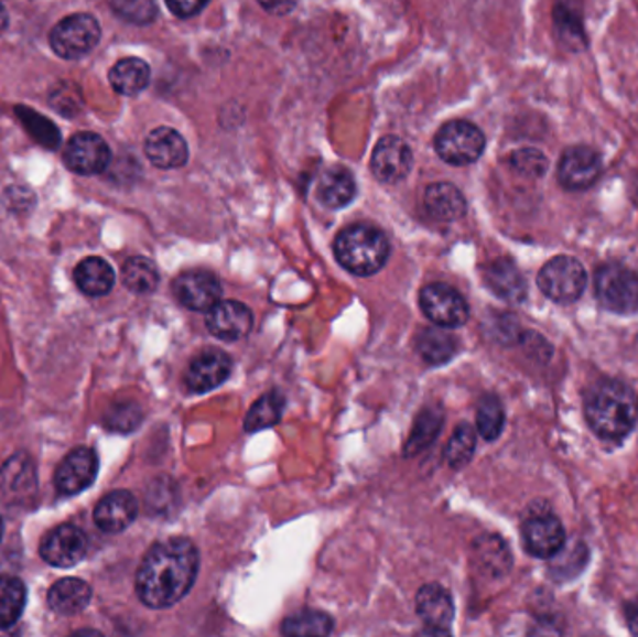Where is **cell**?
Here are the masks:
<instances>
[{
  "mask_svg": "<svg viewBox=\"0 0 638 637\" xmlns=\"http://www.w3.org/2000/svg\"><path fill=\"white\" fill-rule=\"evenodd\" d=\"M198 564L201 559L191 540H163L140 563L137 595L152 609L172 607L195 585Z\"/></svg>",
  "mask_w": 638,
  "mask_h": 637,
  "instance_id": "obj_1",
  "label": "cell"
},
{
  "mask_svg": "<svg viewBox=\"0 0 638 637\" xmlns=\"http://www.w3.org/2000/svg\"><path fill=\"white\" fill-rule=\"evenodd\" d=\"M584 415L590 429L603 440H621L637 424L635 392L621 381H602L586 395Z\"/></svg>",
  "mask_w": 638,
  "mask_h": 637,
  "instance_id": "obj_2",
  "label": "cell"
},
{
  "mask_svg": "<svg viewBox=\"0 0 638 637\" xmlns=\"http://www.w3.org/2000/svg\"><path fill=\"white\" fill-rule=\"evenodd\" d=\"M335 257L353 276H376L389 262V238L370 225H353L335 239Z\"/></svg>",
  "mask_w": 638,
  "mask_h": 637,
  "instance_id": "obj_3",
  "label": "cell"
},
{
  "mask_svg": "<svg viewBox=\"0 0 638 637\" xmlns=\"http://www.w3.org/2000/svg\"><path fill=\"white\" fill-rule=\"evenodd\" d=\"M596 300L610 313L638 311V276L621 263H605L596 273Z\"/></svg>",
  "mask_w": 638,
  "mask_h": 637,
  "instance_id": "obj_4",
  "label": "cell"
},
{
  "mask_svg": "<svg viewBox=\"0 0 638 637\" xmlns=\"http://www.w3.org/2000/svg\"><path fill=\"white\" fill-rule=\"evenodd\" d=\"M433 144L439 158L448 165L465 166L480 160L486 148V137L475 123L452 120L439 129Z\"/></svg>",
  "mask_w": 638,
  "mask_h": 637,
  "instance_id": "obj_5",
  "label": "cell"
},
{
  "mask_svg": "<svg viewBox=\"0 0 638 637\" xmlns=\"http://www.w3.org/2000/svg\"><path fill=\"white\" fill-rule=\"evenodd\" d=\"M588 276L583 263L573 257H556L545 263L538 276V287L554 303H575L586 289Z\"/></svg>",
  "mask_w": 638,
  "mask_h": 637,
  "instance_id": "obj_6",
  "label": "cell"
},
{
  "mask_svg": "<svg viewBox=\"0 0 638 637\" xmlns=\"http://www.w3.org/2000/svg\"><path fill=\"white\" fill-rule=\"evenodd\" d=\"M101 37V26L98 19L88 13H75L58 21L50 34V43L53 51L61 58L77 61L80 56L88 55Z\"/></svg>",
  "mask_w": 638,
  "mask_h": 637,
  "instance_id": "obj_7",
  "label": "cell"
},
{
  "mask_svg": "<svg viewBox=\"0 0 638 637\" xmlns=\"http://www.w3.org/2000/svg\"><path fill=\"white\" fill-rule=\"evenodd\" d=\"M420 309L425 318L441 327V330H454L467 324L468 305L456 289L448 284H428L420 292Z\"/></svg>",
  "mask_w": 638,
  "mask_h": 637,
  "instance_id": "obj_8",
  "label": "cell"
},
{
  "mask_svg": "<svg viewBox=\"0 0 638 637\" xmlns=\"http://www.w3.org/2000/svg\"><path fill=\"white\" fill-rule=\"evenodd\" d=\"M602 155L590 147L567 148L559 163V182L564 190L584 191L602 176Z\"/></svg>",
  "mask_w": 638,
  "mask_h": 637,
  "instance_id": "obj_9",
  "label": "cell"
},
{
  "mask_svg": "<svg viewBox=\"0 0 638 637\" xmlns=\"http://www.w3.org/2000/svg\"><path fill=\"white\" fill-rule=\"evenodd\" d=\"M86 550H88V540H86L85 533L80 531L79 527L64 523V526L55 527L53 531L43 537L40 555L51 566L69 569V566H75L83 561Z\"/></svg>",
  "mask_w": 638,
  "mask_h": 637,
  "instance_id": "obj_10",
  "label": "cell"
},
{
  "mask_svg": "<svg viewBox=\"0 0 638 637\" xmlns=\"http://www.w3.org/2000/svg\"><path fill=\"white\" fill-rule=\"evenodd\" d=\"M371 174L383 184H398L413 169V150L400 137L387 136L371 153Z\"/></svg>",
  "mask_w": 638,
  "mask_h": 637,
  "instance_id": "obj_11",
  "label": "cell"
},
{
  "mask_svg": "<svg viewBox=\"0 0 638 637\" xmlns=\"http://www.w3.org/2000/svg\"><path fill=\"white\" fill-rule=\"evenodd\" d=\"M523 542L527 552L534 558L551 559L562 552L565 529L562 521L551 512H534L523 523Z\"/></svg>",
  "mask_w": 638,
  "mask_h": 637,
  "instance_id": "obj_12",
  "label": "cell"
},
{
  "mask_svg": "<svg viewBox=\"0 0 638 637\" xmlns=\"http://www.w3.org/2000/svg\"><path fill=\"white\" fill-rule=\"evenodd\" d=\"M172 292L188 311H196V313L207 311L209 313L213 306L220 303L223 287H220L219 279L209 271L195 270L177 277Z\"/></svg>",
  "mask_w": 638,
  "mask_h": 637,
  "instance_id": "obj_13",
  "label": "cell"
},
{
  "mask_svg": "<svg viewBox=\"0 0 638 637\" xmlns=\"http://www.w3.org/2000/svg\"><path fill=\"white\" fill-rule=\"evenodd\" d=\"M110 148L96 133H77L67 142L64 150V163L69 171L80 176H94L109 166Z\"/></svg>",
  "mask_w": 638,
  "mask_h": 637,
  "instance_id": "obj_14",
  "label": "cell"
},
{
  "mask_svg": "<svg viewBox=\"0 0 638 637\" xmlns=\"http://www.w3.org/2000/svg\"><path fill=\"white\" fill-rule=\"evenodd\" d=\"M36 466L25 453L15 454L0 469V499L7 505L31 501L36 494Z\"/></svg>",
  "mask_w": 638,
  "mask_h": 637,
  "instance_id": "obj_15",
  "label": "cell"
},
{
  "mask_svg": "<svg viewBox=\"0 0 638 637\" xmlns=\"http://www.w3.org/2000/svg\"><path fill=\"white\" fill-rule=\"evenodd\" d=\"M98 454L91 449L79 447L62 460L55 473V486L61 496H75L86 490L98 477Z\"/></svg>",
  "mask_w": 638,
  "mask_h": 637,
  "instance_id": "obj_16",
  "label": "cell"
},
{
  "mask_svg": "<svg viewBox=\"0 0 638 637\" xmlns=\"http://www.w3.org/2000/svg\"><path fill=\"white\" fill-rule=\"evenodd\" d=\"M255 324V316L250 309L239 301H220L207 313L206 325L213 337L234 343L247 337Z\"/></svg>",
  "mask_w": 638,
  "mask_h": 637,
  "instance_id": "obj_17",
  "label": "cell"
},
{
  "mask_svg": "<svg viewBox=\"0 0 638 637\" xmlns=\"http://www.w3.org/2000/svg\"><path fill=\"white\" fill-rule=\"evenodd\" d=\"M231 373V357L223 349H206L188 365L185 384L193 392H207L223 386Z\"/></svg>",
  "mask_w": 638,
  "mask_h": 637,
  "instance_id": "obj_18",
  "label": "cell"
},
{
  "mask_svg": "<svg viewBox=\"0 0 638 637\" xmlns=\"http://www.w3.org/2000/svg\"><path fill=\"white\" fill-rule=\"evenodd\" d=\"M144 153L153 166L163 171L180 169L188 160L187 142L172 128L153 129L144 142Z\"/></svg>",
  "mask_w": 638,
  "mask_h": 637,
  "instance_id": "obj_19",
  "label": "cell"
},
{
  "mask_svg": "<svg viewBox=\"0 0 638 637\" xmlns=\"http://www.w3.org/2000/svg\"><path fill=\"white\" fill-rule=\"evenodd\" d=\"M139 503L128 490L110 492L94 510V521L105 533H120L133 523Z\"/></svg>",
  "mask_w": 638,
  "mask_h": 637,
  "instance_id": "obj_20",
  "label": "cell"
},
{
  "mask_svg": "<svg viewBox=\"0 0 638 637\" xmlns=\"http://www.w3.org/2000/svg\"><path fill=\"white\" fill-rule=\"evenodd\" d=\"M484 279L493 294L510 303H521L527 298V282L510 258H497L487 263Z\"/></svg>",
  "mask_w": 638,
  "mask_h": 637,
  "instance_id": "obj_21",
  "label": "cell"
},
{
  "mask_svg": "<svg viewBox=\"0 0 638 637\" xmlns=\"http://www.w3.org/2000/svg\"><path fill=\"white\" fill-rule=\"evenodd\" d=\"M424 208L435 222L452 223L462 219L467 212V201L456 185L448 182L428 185Z\"/></svg>",
  "mask_w": 638,
  "mask_h": 637,
  "instance_id": "obj_22",
  "label": "cell"
},
{
  "mask_svg": "<svg viewBox=\"0 0 638 637\" xmlns=\"http://www.w3.org/2000/svg\"><path fill=\"white\" fill-rule=\"evenodd\" d=\"M417 613L425 626H439V628H451L454 619V602L446 589L437 583H430L420 589L417 595Z\"/></svg>",
  "mask_w": 638,
  "mask_h": 637,
  "instance_id": "obj_23",
  "label": "cell"
},
{
  "mask_svg": "<svg viewBox=\"0 0 638 637\" xmlns=\"http://www.w3.org/2000/svg\"><path fill=\"white\" fill-rule=\"evenodd\" d=\"M75 284L88 298H104L115 289L116 276L104 258H85L74 271Z\"/></svg>",
  "mask_w": 638,
  "mask_h": 637,
  "instance_id": "obj_24",
  "label": "cell"
},
{
  "mask_svg": "<svg viewBox=\"0 0 638 637\" xmlns=\"http://www.w3.org/2000/svg\"><path fill=\"white\" fill-rule=\"evenodd\" d=\"M317 201L325 208L340 209L352 203L357 195V184L353 180L352 172L344 166H333L323 172L317 182Z\"/></svg>",
  "mask_w": 638,
  "mask_h": 637,
  "instance_id": "obj_25",
  "label": "cell"
},
{
  "mask_svg": "<svg viewBox=\"0 0 638 637\" xmlns=\"http://www.w3.org/2000/svg\"><path fill=\"white\" fill-rule=\"evenodd\" d=\"M47 601L53 612L61 613V615H75L90 604L91 589L79 577H64L50 589Z\"/></svg>",
  "mask_w": 638,
  "mask_h": 637,
  "instance_id": "obj_26",
  "label": "cell"
},
{
  "mask_svg": "<svg viewBox=\"0 0 638 637\" xmlns=\"http://www.w3.org/2000/svg\"><path fill=\"white\" fill-rule=\"evenodd\" d=\"M150 66L134 56L116 62L109 74L110 85L122 96H137L142 93L150 85Z\"/></svg>",
  "mask_w": 638,
  "mask_h": 637,
  "instance_id": "obj_27",
  "label": "cell"
},
{
  "mask_svg": "<svg viewBox=\"0 0 638 637\" xmlns=\"http://www.w3.org/2000/svg\"><path fill=\"white\" fill-rule=\"evenodd\" d=\"M457 343L452 333L441 327H425L417 337V352L430 365H444L456 354Z\"/></svg>",
  "mask_w": 638,
  "mask_h": 637,
  "instance_id": "obj_28",
  "label": "cell"
},
{
  "mask_svg": "<svg viewBox=\"0 0 638 637\" xmlns=\"http://www.w3.org/2000/svg\"><path fill=\"white\" fill-rule=\"evenodd\" d=\"M333 626L335 623L327 613L303 609L286 617L280 630L284 637H328Z\"/></svg>",
  "mask_w": 638,
  "mask_h": 637,
  "instance_id": "obj_29",
  "label": "cell"
},
{
  "mask_svg": "<svg viewBox=\"0 0 638 637\" xmlns=\"http://www.w3.org/2000/svg\"><path fill=\"white\" fill-rule=\"evenodd\" d=\"M26 587L15 576H0V628L8 630L25 612Z\"/></svg>",
  "mask_w": 638,
  "mask_h": 637,
  "instance_id": "obj_30",
  "label": "cell"
},
{
  "mask_svg": "<svg viewBox=\"0 0 638 637\" xmlns=\"http://www.w3.org/2000/svg\"><path fill=\"white\" fill-rule=\"evenodd\" d=\"M443 427V413L437 408H428L420 411V415L414 421L413 432L409 435L403 453L405 456H417L424 449L430 447Z\"/></svg>",
  "mask_w": 638,
  "mask_h": 637,
  "instance_id": "obj_31",
  "label": "cell"
},
{
  "mask_svg": "<svg viewBox=\"0 0 638 637\" xmlns=\"http://www.w3.org/2000/svg\"><path fill=\"white\" fill-rule=\"evenodd\" d=\"M122 282L133 294H150L158 289V266L150 258H129L128 262L123 263Z\"/></svg>",
  "mask_w": 638,
  "mask_h": 637,
  "instance_id": "obj_32",
  "label": "cell"
},
{
  "mask_svg": "<svg viewBox=\"0 0 638 637\" xmlns=\"http://www.w3.org/2000/svg\"><path fill=\"white\" fill-rule=\"evenodd\" d=\"M286 406L284 395L279 391H271L263 395L262 399L256 400L245 419V430L247 432H258V430L269 429L279 423L282 411Z\"/></svg>",
  "mask_w": 638,
  "mask_h": 637,
  "instance_id": "obj_33",
  "label": "cell"
},
{
  "mask_svg": "<svg viewBox=\"0 0 638 637\" xmlns=\"http://www.w3.org/2000/svg\"><path fill=\"white\" fill-rule=\"evenodd\" d=\"M476 561L491 576H502L511 566L508 546L499 537H482L475 544Z\"/></svg>",
  "mask_w": 638,
  "mask_h": 637,
  "instance_id": "obj_34",
  "label": "cell"
},
{
  "mask_svg": "<svg viewBox=\"0 0 638 637\" xmlns=\"http://www.w3.org/2000/svg\"><path fill=\"white\" fill-rule=\"evenodd\" d=\"M505 408L500 400L487 395L480 400L476 411V429L486 442H495L505 430Z\"/></svg>",
  "mask_w": 638,
  "mask_h": 637,
  "instance_id": "obj_35",
  "label": "cell"
},
{
  "mask_svg": "<svg viewBox=\"0 0 638 637\" xmlns=\"http://www.w3.org/2000/svg\"><path fill=\"white\" fill-rule=\"evenodd\" d=\"M476 449V432L471 424L463 423L457 427L451 438V442L444 449V458L452 469H459L473 458Z\"/></svg>",
  "mask_w": 638,
  "mask_h": 637,
  "instance_id": "obj_36",
  "label": "cell"
},
{
  "mask_svg": "<svg viewBox=\"0 0 638 637\" xmlns=\"http://www.w3.org/2000/svg\"><path fill=\"white\" fill-rule=\"evenodd\" d=\"M15 112H18L19 120L25 126L26 131L31 133L34 141L40 142L42 147L50 148V150L58 148V144H61V131H58L55 123L42 117V115H37L36 111L26 109V107H18Z\"/></svg>",
  "mask_w": 638,
  "mask_h": 637,
  "instance_id": "obj_37",
  "label": "cell"
},
{
  "mask_svg": "<svg viewBox=\"0 0 638 637\" xmlns=\"http://www.w3.org/2000/svg\"><path fill=\"white\" fill-rule=\"evenodd\" d=\"M554 26H556V32H559L560 40L564 43V47L578 51L583 50L584 45H586L583 23H581L577 13H573L570 8H554Z\"/></svg>",
  "mask_w": 638,
  "mask_h": 637,
  "instance_id": "obj_38",
  "label": "cell"
},
{
  "mask_svg": "<svg viewBox=\"0 0 638 637\" xmlns=\"http://www.w3.org/2000/svg\"><path fill=\"white\" fill-rule=\"evenodd\" d=\"M110 10L133 25H148L158 18V7L152 0H115L110 2Z\"/></svg>",
  "mask_w": 638,
  "mask_h": 637,
  "instance_id": "obj_39",
  "label": "cell"
},
{
  "mask_svg": "<svg viewBox=\"0 0 638 637\" xmlns=\"http://www.w3.org/2000/svg\"><path fill=\"white\" fill-rule=\"evenodd\" d=\"M510 163L517 174L527 179H540L548 172L549 165L548 158L534 148H523L511 153Z\"/></svg>",
  "mask_w": 638,
  "mask_h": 637,
  "instance_id": "obj_40",
  "label": "cell"
},
{
  "mask_svg": "<svg viewBox=\"0 0 638 637\" xmlns=\"http://www.w3.org/2000/svg\"><path fill=\"white\" fill-rule=\"evenodd\" d=\"M140 421H142V410L134 402L112 406L105 415L107 429L115 430V432H131L139 427Z\"/></svg>",
  "mask_w": 638,
  "mask_h": 637,
  "instance_id": "obj_41",
  "label": "cell"
},
{
  "mask_svg": "<svg viewBox=\"0 0 638 637\" xmlns=\"http://www.w3.org/2000/svg\"><path fill=\"white\" fill-rule=\"evenodd\" d=\"M529 637H564V625L553 615H545L536 620L530 628Z\"/></svg>",
  "mask_w": 638,
  "mask_h": 637,
  "instance_id": "obj_42",
  "label": "cell"
},
{
  "mask_svg": "<svg viewBox=\"0 0 638 637\" xmlns=\"http://www.w3.org/2000/svg\"><path fill=\"white\" fill-rule=\"evenodd\" d=\"M166 7L180 19L193 18L207 7V2H196V0H169Z\"/></svg>",
  "mask_w": 638,
  "mask_h": 637,
  "instance_id": "obj_43",
  "label": "cell"
},
{
  "mask_svg": "<svg viewBox=\"0 0 638 637\" xmlns=\"http://www.w3.org/2000/svg\"><path fill=\"white\" fill-rule=\"evenodd\" d=\"M627 625L632 636L638 637V602H631L626 606Z\"/></svg>",
  "mask_w": 638,
  "mask_h": 637,
  "instance_id": "obj_44",
  "label": "cell"
},
{
  "mask_svg": "<svg viewBox=\"0 0 638 637\" xmlns=\"http://www.w3.org/2000/svg\"><path fill=\"white\" fill-rule=\"evenodd\" d=\"M414 637H452L451 628H439V626H424L417 631Z\"/></svg>",
  "mask_w": 638,
  "mask_h": 637,
  "instance_id": "obj_45",
  "label": "cell"
},
{
  "mask_svg": "<svg viewBox=\"0 0 638 637\" xmlns=\"http://www.w3.org/2000/svg\"><path fill=\"white\" fill-rule=\"evenodd\" d=\"M266 10L269 12H274L277 15H284V13L290 12L295 8V4H290V2H274V4H263Z\"/></svg>",
  "mask_w": 638,
  "mask_h": 637,
  "instance_id": "obj_46",
  "label": "cell"
},
{
  "mask_svg": "<svg viewBox=\"0 0 638 637\" xmlns=\"http://www.w3.org/2000/svg\"><path fill=\"white\" fill-rule=\"evenodd\" d=\"M69 637H105V636L104 634H101V631L88 630V628H85V630L75 631V634H72V636Z\"/></svg>",
  "mask_w": 638,
  "mask_h": 637,
  "instance_id": "obj_47",
  "label": "cell"
},
{
  "mask_svg": "<svg viewBox=\"0 0 638 637\" xmlns=\"http://www.w3.org/2000/svg\"><path fill=\"white\" fill-rule=\"evenodd\" d=\"M7 26H8L7 8L2 7V4H0V34H2V32L7 31Z\"/></svg>",
  "mask_w": 638,
  "mask_h": 637,
  "instance_id": "obj_48",
  "label": "cell"
},
{
  "mask_svg": "<svg viewBox=\"0 0 638 637\" xmlns=\"http://www.w3.org/2000/svg\"><path fill=\"white\" fill-rule=\"evenodd\" d=\"M0 637H18V636H13V634H10V631L2 630V628H0Z\"/></svg>",
  "mask_w": 638,
  "mask_h": 637,
  "instance_id": "obj_49",
  "label": "cell"
},
{
  "mask_svg": "<svg viewBox=\"0 0 638 637\" xmlns=\"http://www.w3.org/2000/svg\"><path fill=\"white\" fill-rule=\"evenodd\" d=\"M0 540H2V520H0Z\"/></svg>",
  "mask_w": 638,
  "mask_h": 637,
  "instance_id": "obj_50",
  "label": "cell"
}]
</instances>
